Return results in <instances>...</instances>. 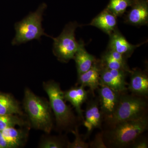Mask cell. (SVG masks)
I'll use <instances>...</instances> for the list:
<instances>
[{"label": "cell", "mask_w": 148, "mask_h": 148, "mask_svg": "<svg viewBox=\"0 0 148 148\" xmlns=\"http://www.w3.org/2000/svg\"><path fill=\"white\" fill-rule=\"evenodd\" d=\"M28 128L16 129L10 127L1 131L5 140L10 148H16L23 147L26 143L28 135Z\"/></svg>", "instance_id": "obj_15"}, {"label": "cell", "mask_w": 148, "mask_h": 148, "mask_svg": "<svg viewBox=\"0 0 148 148\" xmlns=\"http://www.w3.org/2000/svg\"><path fill=\"white\" fill-rule=\"evenodd\" d=\"M103 132H99L95 135L93 140L88 143L89 147L91 148H107L106 143L104 142Z\"/></svg>", "instance_id": "obj_24"}, {"label": "cell", "mask_w": 148, "mask_h": 148, "mask_svg": "<svg viewBox=\"0 0 148 148\" xmlns=\"http://www.w3.org/2000/svg\"><path fill=\"white\" fill-rule=\"evenodd\" d=\"M9 114L22 116L23 112L19 103L12 95L0 92V115Z\"/></svg>", "instance_id": "obj_17"}, {"label": "cell", "mask_w": 148, "mask_h": 148, "mask_svg": "<svg viewBox=\"0 0 148 148\" xmlns=\"http://www.w3.org/2000/svg\"><path fill=\"white\" fill-rule=\"evenodd\" d=\"M101 66L112 70H121L130 73V70L127 63H123L112 58L107 53H104L99 63Z\"/></svg>", "instance_id": "obj_20"}, {"label": "cell", "mask_w": 148, "mask_h": 148, "mask_svg": "<svg viewBox=\"0 0 148 148\" xmlns=\"http://www.w3.org/2000/svg\"><path fill=\"white\" fill-rule=\"evenodd\" d=\"M116 17L106 8L93 18L90 25L99 28L110 36L116 29Z\"/></svg>", "instance_id": "obj_16"}, {"label": "cell", "mask_w": 148, "mask_h": 148, "mask_svg": "<svg viewBox=\"0 0 148 148\" xmlns=\"http://www.w3.org/2000/svg\"><path fill=\"white\" fill-rule=\"evenodd\" d=\"M100 67L97 61L87 71L78 75V83L84 87L89 88L92 95L100 84Z\"/></svg>", "instance_id": "obj_14"}, {"label": "cell", "mask_w": 148, "mask_h": 148, "mask_svg": "<svg viewBox=\"0 0 148 148\" xmlns=\"http://www.w3.org/2000/svg\"><path fill=\"white\" fill-rule=\"evenodd\" d=\"M132 0H110L107 8L116 16L122 15L128 7L132 5Z\"/></svg>", "instance_id": "obj_22"}, {"label": "cell", "mask_w": 148, "mask_h": 148, "mask_svg": "<svg viewBox=\"0 0 148 148\" xmlns=\"http://www.w3.org/2000/svg\"><path fill=\"white\" fill-rule=\"evenodd\" d=\"M73 59L76 64L78 75L89 70L96 61L95 57L85 49L84 45L77 51Z\"/></svg>", "instance_id": "obj_18"}, {"label": "cell", "mask_w": 148, "mask_h": 148, "mask_svg": "<svg viewBox=\"0 0 148 148\" xmlns=\"http://www.w3.org/2000/svg\"><path fill=\"white\" fill-rule=\"evenodd\" d=\"M100 67V83L120 92H126L128 85L126 81L128 73L121 70H112Z\"/></svg>", "instance_id": "obj_8"}, {"label": "cell", "mask_w": 148, "mask_h": 148, "mask_svg": "<svg viewBox=\"0 0 148 148\" xmlns=\"http://www.w3.org/2000/svg\"><path fill=\"white\" fill-rule=\"evenodd\" d=\"M47 7L43 3L35 12H31L14 25L16 35L12 42L13 45H19L34 40H40L42 36L50 37L45 33L42 26L44 12Z\"/></svg>", "instance_id": "obj_4"}, {"label": "cell", "mask_w": 148, "mask_h": 148, "mask_svg": "<svg viewBox=\"0 0 148 148\" xmlns=\"http://www.w3.org/2000/svg\"><path fill=\"white\" fill-rule=\"evenodd\" d=\"M79 26L76 22H71L57 38L51 37L53 40V54L61 62L67 63L73 59L77 51L84 45L82 43L77 42L75 38V32Z\"/></svg>", "instance_id": "obj_6"}, {"label": "cell", "mask_w": 148, "mask_h": 148, "mask_svg": "<svg viewBox=\"0 0 148 148\" xmlns=\"http://www.w3.org/2000/svg\"><path fill=\"white\" fill-rule=\"evenodd\" d=\"M88 92L84 87L80 85L79 87H72L64 92L65 101L70 102L75 109L77 114L83 121L84 119L82 106L86 101Z\"/></svg>", "instance_id": "obj_13"}, {"label": "cell", "mask_w": 148, "mask_h": 148, "mask_svg": "<svg viewBox=\"0 0 148 148\" xmlns=\"http://www.w3.org/2000/svg\"><path fill=\"white\" fill-rule=\"evenodd\" d=\"M19 116L16 114L0 115V131L16 126L29 127V123Z\"/></svg>", "instance_id": "obj_19"}, {"label": "cell", "mask_w": 148, "mask_h": 148, "mask_svg": "<svg viewBox=\"0 0 148 148\" xmlns=\"http://www.w3.org/2000/svg\"><path fill=\"white\" fill-rule=\"evenodd\" d=\"M110 126V129L105 135L103 134L106 144L113 147H125L130 146L134 140L147 129V117L146 115L137 119L121 122Z\"/></svg>", "instance_id": "obj_2"}, {"label": "cell", "mask_w": 148, "mask_h": 148, "mask_svg": "<svg viewBox=\"0 0 148 148\" xmlns=\"http://www.w3.org/2000/svg\"><path fill=\"white\" fill-rule=\"evenodd\" d=\"M78 126H76L72 130L71 132L75 135V139L72 143L68 142L67 147L68 148H89L88 143H86L83 140L82 137L79 132Z\"/></svg>", "instance_id": "obj_23"}, {"label": "cell", "mask_w": 148, "mask_h": 148, "mask_svg": "<svg viewBox=\"0 0 148 148\" xmlns=\"http://www.w3.org/2000/svg\"><path fill=\"white\" fill-rule=\"evenodd\" d=\"M23 106L31 126L49 134L53 127L52 110L49 102L37 96L27 88L24 90Z\"/></svg>", "instance_id": "obj_1"}, {"label": "cell", "mask_w": 148, "mask_h": 148, "mask_svg": "<svg viewBox=\"0 0 148 148\" xmlns=\"http://www.w3.org/2000/svg\"><path fill=\"white\" fill-rule=\"evenodd\" d=\"M147 107L144 97L123 92L114 112L105 121L111 126L121 122L137 119L147 115Z\"/></svg>", "instance_id": "obj_5"}, {"label": "cell", "mask_w": 148, "mask_h": 148, "mask_svg": "<svg viewBox=\"0 0 148 148\" xmlns=\"http://www.w3.org/2000/svg\"><path fill=\"white\" fill-rule=\"evenodd\" d=\"M97 90L100 110L104 120H106L116 110L122 93L102 84H100Z\"/></svg>", "instance_id": "obj_7"}, {"label": "cell", "mask_w": 148, "mask_h": 148, "mask_svg": "<svg viewBox=\"0 0 148 148\" xmlns=\"http://www.w3.org/2000/svg\"><path fill=\"white\" fill-rule=\"evenodd\" d=\"M43 87L49 98L57 127L60 130L71 131L77 126L76 119L71 108L66 105L60 84L54 81H49L44 82Z\"/></svg>", "instance_id": "obj_3"}, {"label": "cell", "mask_w": 148, "mask_h": 148, "mask_svg": "<svg viewBox=\"0 0 148 148\" xmlns=\"http://www.w3.org/2000/svg\"><path fill=\"white\" fill-rule=\"evenodd\" d=\"M103 120L104 118L100 110L98 98L91 100L88 103L85 118L83 120L84 125L87 130L86 138H89L95 128H101Z\"/></svg>", "instance_id": "obj_9"}, {"label": "cell", "mask_w": 148, "mask_h": 148, "mask_svg": "<svg viewBox=\"0 0 148 148\" xmlns=\"http://www.w3.org/2000/svg\"><path fill=\"white\" fill-rule=\"evenodd\" d=\"M0 148H10L8 144L3 137L1 131H0Z\"/></svg>", "instance_id": "obj_26"}, {"label": "cell", "mask_w": 148, "mask_h": 148, "mask_svg": "<svg viewBox=\"0 0 148 148\" xmlns=\"http://www.w3.org/2000/svg\"><path fill=\"white\" fill-rule=\"evenodd\" d=\"M68 142L57 136H44L39 144L40 148H63L67 147Z\"/></svg>", "instance_id": "obj_21"}, {"label": "cell", "mask_w": 148, "mask_h": 148, "mask_svg": "<svg viewBox=\"0 0 148 148\" xmlns=\"http://www.w3.org/2000/svg\"><path fill=\"white\" fill-rule=\"evenodd\" d=\"M130 82L127 89L132 94L146 97L148 94V77L145 73L141 70L131 71Z\"/></svg>", "instance_id": "obj_12"}, {"label": "cell", "mask_w": 148, "mask_h": 148, "mask_svg": "<svg viewBox=\"0 0 148 148\" xmlns=\"http://www.w3.org/2000/svg\"><path fill=\"white\" fill-rule=\"evenodd\" d=\"M110 37L109 49L118 52L125 58L130 57L135 49L143 44L133 45L130 43L117 29L110 35Z\"/></svg>", "instance_id": "obj_11"}, {"label": "cell", "mask_w": 148, "mask_h": 148, "mask_svg": "<svg viewBox=\"0 0 148 148\" xmlns=\"http://www.w3.org/2000/svg\"><path fill=\"white\" fill-rule=\"evenodd\" d=\"M127 17V23L136 26L147 25L148 22V0H132Z\"/></svg>", "instance_id": "obj_10"}, {"label": "cell", "mask_w": 148, "mask_h": 148, "mask_svg": "<svg viewBox=\"0 0 148 148\" xmlns=\"http://www.w3.org/2000/svg\"><path fill=\"white\" fill-rule=\"evenodd\" d=\"M139 136L134 140L130 145V147L133 148H147L148 143L147 140L145 138H141Z\"/></svg>", "instance_id": "obj_25"}]
</instances>
